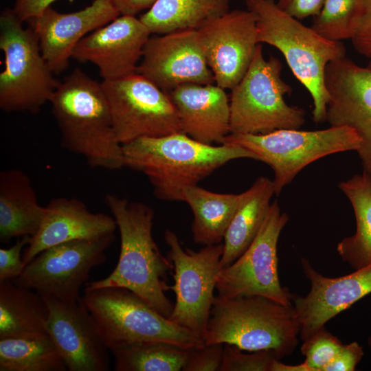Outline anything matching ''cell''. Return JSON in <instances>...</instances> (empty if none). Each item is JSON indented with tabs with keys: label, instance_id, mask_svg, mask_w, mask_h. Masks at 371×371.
<instances>
[{
	"label": "cell",
	"instance_id": "6da1fadb",
	"mask_svg": "<svg viewBox=\"0 0 371 371\" xmlns=\"http://www.w3.org/2000/svg\"><path fill=\"white\" fill-rule=\"evenodd\" d=\"M104 202L120 234V253L114 270L105 278L89 282L85 289L114 286L127 289L168 318L173 304L166 292L170 289L166 277L172 269L153 239L154 211L140 202H130L107 193Z\"/></svg>",
	"mask_w": 371,
	"mask_h": 371
},
{
	"label": "cell",
	"instance_id": "7a4b0ae2",
	"mask_svg": "<svg viewBox=\"0 0 371 371\" xmlns=\"http://www.w3.org/2000/svg\"><path fill=\"white\" fill-rule=\"evenodd\" d=\"M124 167L142 172L156 197L183 201L186 188L198 183L229 161L256 157L236 145L213 146L199 142L182 132L143 137L122 144Z\"/></svg>",
	"mask_w": 371,
	"mask_h": 371
},
{
	"label": "cell",
	"instance_id": "3957f363",
	"mask_svg": "<svg viewBox=\"0 0 371 371\" xmlns=\"http://www.w3.org/2000/svg\"><path fill=\"white\" fill-rule=\"evenodd\" d=\"M49 103L63 148L83 157L91 168L124 167L102 82L76 68L60 81Z\"/></svg>",
	"mask_w": 371,
	"mask_h": 371
},
{
	"label": "cell",
	"instance_id": "277c9868",
	"mask_svg": "<svg viewBox=\"0 0 371 371\" xmlns=\"http://www.w3.org/2000/svg\"><path fill=\"white\" fill-rule=\"evenodd\" d=\"M255 16L258 43L270 45L284 56L295 77L309 92L315 123L326 120L328 65L346 56L341 42L326 39L311 27L281 10L273 0H244Z\"/></svg>",
	"mask_w": 371,
	"mask_h": 371
},
{
	"label": "cell",
	"instance_id": "5b68a950",
	"mask_svg": "<svg viewBox=\"0 0 371 371\" xmlns=\"http://www.w3.org/2000/svg\"><path fill=\"white\" fill-rule=\"evenodd\" d=\"M300 324L293 304L260 295L214 297L203 341L228 344L244 351L269 350L279 359L298 344Z\"/></svg>",
	"mask_w": 371,
	"mask_h": 371
},
{
	"label": "cell",
	"instance_id": "8992f818",
	"mask_svg": "<svg viewBox=\"0 0 371 371\" xmlns=\"http://www.w3.org/2000/svg\"><path fill=\"white\" fill-rule=\"evenodd\" d=\"M80 299L109 350L146 341L166 342L186 349L205 344L202 337L173 323L127 289H85Z\"/></svg>",
	"mask_w": 371,
	"mask_h": 371
},
{
	"label": "cell",
	"instance_id": "52a82bcc",
	"mask_svg": "<svg viewBox=\"0 0 371 371\" xmlns=\"http://www.w3.org/2000/svg\"><path fill=\"white\" fill-rule=\"evenodd\" d=\"M12 8L0 15V49L4 69L0 74V108L5 112L36 113L50 99L59 83L45 60L38 38Z\"/></svg>",
	"mask_w": 371,
	"mask_h": 371
},
{
	"label": "cell",
	"instance_id": "ba28073f",
	"mask_svg": "<svg viewBox=\"0 0 371 371\" xmlns=\"http://www.w3.org/2000/svg\"><path fill=\"white\" fill-rule=\"evenodd\" d=\"M282 69L278 58H265L259 43L247 72L231 90L229 133H267L303 126L304 109L284 100L291 88L283 80Z\"/></svg>",
	"mask_w": 371,
	"mask_h": 371
},
{
	"label": "cell",
	"instance_id": "9c48e42d",
	"mask_svg": "<svg viewBox=\"0 0 371 371\" xmlns=\"http://www.w3.org/2000/svg\"><path fill=\"white\" fill-rule=\"evenodd\" d=\"M221 144L243 147L268 164L273 171L275 194H278L306 166L324 157L357 151L360 138L348 126L316 131L280 129L259 134H232Z\"/></svg>",
	"mask_w": 371,
	"mask_h": 371
},
{
	"label": "cell",
	"instance_id": "30bf717a",
	"mask_svg": "<svg viewBox=\"0 0 371 371\" xmlns=\"http://www.w3.org/2000/svg\"><path fill=\"white\" fill-rule=\"evenodd\" d=\"M164 239L173 270L174 284L170 289L175 294L168 319L203 339L222 269L223 245H205L198 251L185 249L170 229L166 231Z\"/></svg>",
	"mask_w": 371,
	"mask_h": 371
},
{
	"label": "cell",
	"instance_id": "8fae6325",
	"mask_svg": "<svg viewBox=\"0 0 371 371\" xmlns=\"http://www.w3.org/2000/svg\"><path fill=\"white\" fill-rule=\"evenodd\" d=\"M117 139L124 144L143 137L181 132L168 93L138 73L102 80Z\"/></svg>",
	"mask_w": 371,
	"mask_h": 371
},
{
	"label": "cell",
	"instance_id": "7c38bea8",
	"mask_svg": "<svg viewBox=\"0 0 371 371\" xmlns=\"http://www.w3.org/2000/svg\"><path fill=\"white\" fill-rule=\"evenodd\" d=\"M114 240L113 234L52 246L38 254L12 281L43 297L78 301L90 271L106 261L105 251Z\"/></svg>",
	"mask_w": 371,
	"mask_h": 371
},
{
	"label": "cell",
	"instance_id": "4fadbf2b",
	"mask_svg": "<svg viewBox=\"0 0 371 371\" xmlns=\"http://www.w3.org/2000/svg\"><path fill=\"white\" fill-rule=\"evenodd\" d=\"M289 220L277 201L271 203L265 219L248 248L219 273L218 295L232 297L260 295L284 304H292L291 295L282 286L278 274L277 247Z\"/></svg>",
	"mask_w": 371,
	"mask_h": 371
},
{
	"label": "cell",
	"instance_id": "5bb4252c",
	"mask_svg": "<svg viewBox=\"0 0 371 371\" xmlns=\"http://www.w3.org/2000/svg\"><path fill=\"white\" fill-rule=\"evenodd\" d=\"M325 80L328 94L326 121L356 132L363 172L371 177V60L366 66L346 56L334 60L326 67Z\"/></svg>",
	"mask_w": 371,
	"mask_h": 371
},
{
	"label": "cell",
	"instance_id": "9a60e30c",
	"mask_svg": "<svg viewBox=\"0 0 371 371\" xmlns=\"http://www.w3.org/2000/svg\"><path fill=\"white\" fill-rule=\"evenodd\" d=\"M215 84L232 90L247 72L256 52V19L248 10H229L196 30Z\"/></svg>",
	"mask_w": 371,
	"mask_h": 371
},
{
	"label": "cell",
	"instance_id": "2e32d148",
	"mask_svg": "<svg viewBox=\"0 0 371 371\" xmlns=\"http://www.w3.org/2000/svg\"><path fill=\"white\" fill-rule=\"evenodd\" d=\"M138 73L165 92L187 83L214 84L196 30L150 36Z\"/></svg>",
	"mask_w": 371,
	"mask_h": 371
},
{
	"label": "cell",
	"instance_id": "e0dca14e",
	"mask_svg": "<svg viewBox=\"0 0 371 371\" xmlns=\"http://www.w3.org/2000/svg\"><path fill=\"white\" fill-rule=\"evenodd\" d=\"M301 264L311 289L305 296L292 293L291 302L300 324V337L304 341L371 293V263L337 278L323 276L306 258L301 259Z\"/></svg>",
	"mask_w": 371,
	"mask_h": 371
},
{
	"label": "cell",
	"instance_id": "ac0fdd59",
	"mask_svg": "<svg viewBox=\"0 0 371 371\" xmlns=\"http://www.w3.org/2000/svg\"><path fill=\"white\" fill-rule=\"evenodd\" d=\"M49 308L47 333L69 371L109 370V349L80 298L65 301L44 297Z\"/></svg>",
	"mask_w": 371,
	"mask_h": 371
},
{
	"label": "cell",
	"instance_id": "d6986e66",
	"mask_svg": "<svg viewBox=\"0 0 371 371\" xmlns=\"http://www.w3.org/2000/svg\"><path fill=\"white\" fill-rule=\"evenodd\" d=\"M150 36L139 17L120 15L80 40L72 58L95 65L102 80L121 78L136 73Z\"/></svg>",
	"mask_w": 371,
	"mask_h": 371
},
{
	"label": "cell",
	"instance_id": "ffe728a7",
	"mask_svg": "<svg viewBox=\"0 0 371 371\" xmlns=\"http://www.w3.org/2000/svg\"><path fill=\"white\" fill-rule=\"evenodd\" d=\"M120 15L112 0H94L89 6L69 13L58 12L49 6L27 22L38 38L45 60L58 75L67 67L80 40Z\"/></svg>",
	"mask_w": 371,
	"mask_h": 371
},
{
	"label": "cell",
	"instance_id": "44dd1931",
	"mask_svg": "<svg viewBox=\"0 0 371 371\" xmlns=\"http://www.w3.org/2000/svg\"><path fill=\"white\" fill-rule=\"evenodd\" d=\"M45 208L41 227L22 254L25 266L45 249L71 240L113 234L117 228L113 216L91 212L76 199L56 198Z\"/></svg>",
	"mask_w": 371,
	"mask_h": 371
},
{
	"label": "cell",
	"instance_id": "7402d4cb",
	"mask_svg": "<svg viewBox=\"0 0 371 371\" xmlns=\"http://www.w3.org/2000/svg\"><path fill=\"white\" fill-rule=\"evenodd\" d=\"M168 93L179 119L181 132L212 145L229 134L230 105L225 89L216 84L187 83Z\"/></svg>",
	"mask_w": 371,
	"mask_h": 371
},
{
	"label": "cell",
	"instance_id": "603a6c76",
	"mask_svg": "<svg viewBox=\"0 0 371 371\" xmlns=\"http://www.w3.org/2000/svg\"><path fill=\"white\" fill-rule=\"evenodd\" d=\"M30 177L22 170L6 169L0 172V239L33 236L45 216Z\"/></svg>",
	"mask_w": 371,
	"mask_h": 371
},
{
	"label": "cell",
	"instance_id": "cb8c5ba5",
	"mask_svg": "<svg viewBox=\"0 0 371 371\" xmlns=\"http://www.w3.org/2000/svg\"><path fill=\"white\" fill-rule=\"evenodd\" d=\"M49 308L36 291L0 281V339L23 338L47 333Z\"/></svg>",
	"mask_w": 371,
	"mask_h": 371
},
{
	"label": "cell",
	"instance_id": "d4e9b609",
	"mask_svg": "<svg viewBox=\"0 0 371 371\" xmlns=\"http://www.w3.org/2000/svg\"><path fill=\"white\" fill-rule=\"evenodd\" d=\"M249 194H221L198 186L188 187L183 201L193 213V240L203 245L221 243L237 210Z\"/></svg>",
	"mask_w": 371,
	"mask_h": 371
},
{
	"label": "cell",
	"instance_id": "484cf974",
	"mask_svg": "<svg viewBox=\"0 0 371 371\" xmlns=\"http://www.w3.org/2000/svg\"><path fill=\"white\" fill-rule=\"evenodd\" d=\"M275 194L273 181L258 177L233 216L223 238L222 269L231 265L250 245L258 234Z\"/></svg>",
	"mask_w": 371,
	"mask_h": 371
},
{
	"label": "cell",
	"instance_id": "4316f807",
	"mask_svg": "<svg viewBox=\"0 0 371 371\" xmlns=\"http://www.w3.org/2000/svg\"><path fill=\"white\" fill-rule=\"evenodd\" d=\"M231 0H157L139 16L153 34L197 30L229 12Z\"/></svg>",
	"mask_w": 371,
	"mask_h": 371
},
{
	"label": "cell",
	"instance_id": "83f0119b",
	"mask_svg": "<svg viewBox=\"0 0 371 371\" xmlns=\"http://www.w3.org/2000/svg\"><path fill=\"white\" fill-rule=\"evenodd\" d=\"M351 203L356 231L337 245L341 260L358 269L371 263V177L363 172L339 184Z\"/></svg>",
	"mask_w": 371,
	"mask_h": 371
},
{
	"label": "cell",
	"instance_id": "f1b7e54d",
	"mask_svg": "<svg viewBox=\"0 0 371 371\" xmlns=\"http://www.w3.org/2000/svg\"><path fill=\"white\" fill-rule=\"evenodd\" d=\"M67 366L48 333L0 339V371H65Z\"/></svg>",
	"mask_w": 371,
	"mask_h": 371
},
{
	"label": "cell",
	"instance_id": "f546056e",
	"mask_svg": "<svg viewBox=\"0 0 371 371\" xmlns=\"http://www.w3.org/2000/svg\"><path fill=\"white\" fill-rule=\"evenodd\" d=\"M190 349L161 341H146L110 351L116 371H181Z\"/></svg>",
	"mask_w": 371,
	"mask_h": 371
},
{
	"label": "cell",
	"instance_id": "4dcf8cb0",
	"mask_svg": "<svg viewBox=\"0 0 371 371\" xmlns=\"http://www.w3.org/2000/svg\"><path fill=\"white\" fill-rule=\"evenodd\" d=\"M362 12V0H324L311 27L324 38L341 42L355 36Z\"/></svg>",
	"mask_w": 371,
	"mask_h": 371
},
{
	"label": "cell",
	"instance_id": "1f68e13d",
	"mask_svg": "<svg viewBox=\"0 0 371 371\" xmlns=\"http://www.w3.org/2000/svg\"><path fill=\"white\" fill-rule=\"evenodd\" d=\"M343 344L336 336L322 328L309 338L303 341L300 348L305 356L300 363L301 371H324V368L337 356Z\"/></svg>",
	"mask_w": 371,
	"mask_h": 371
},
{
	"label": "cell",
	"instance_id": "d6a6232c",
	"mask_svg": "<svg viewBox=\"0 0 371 371\" xmlns=\"http://www.w3.org/2000/svg\"><path fill=\"white\" fill-rule=\"evenodd\" d=\"M243 351L234 345L224 344L220 371H271L274 361L279 359L269 350Z\"/></svg>",
	"mask_w": 371,
	"mask_h": 371
},
{
	"label": "cell",
	"instance_id": "836d02e7",
	"mask_svg": "<svg viewBox=\"0 0 371 371\" xmlns=\"http://www.w3.org/2000/svg\"><path fill=\"white\" fill-rule=\"evenodd\" d=\"M223 344H208L190 350L183 371H220Z\"/></svg>",
	"mask_w": 371,
	"mask_h": 371
},
{
	"label": "cell",
	"instance_id": "e575fe53",
	"mask_svg": "<svg viewBox=\"0 0 371 371\" xmlns=\"http://www.w3.org/2000/svg\"><path fill=\"white\" fill-rule=\"evenodd\" d=\"M30 236L20 238L12 247L0 249V281L14 280L23 272L25 265L21 252L27 245Z\"/></svg>",
	"mask_w": 371,
	"mask_h": 371
},
{
	"label": "cell",
	"instance_id": "d590c367",
	"mask_svg": "<svg viewBox=\"0 0 371 371\" xmlns=\"http://www.w3.org/2000/svg\"><path fill=\"white\" fill-rule=\"evenodd\" d=\"M351 41L359 54L371 60V0H362L360 21Z\"/></svg>",
	"mask_w": 371,
	"mask_h": 371
},
{
	"label": "cell",
	"instance_id": "8d00e7d4",
	"mask_svg": "<svg viewBox=\"0 0 371 371\" xmlns=\"http://www.w3.org/2000/svg\"><path fill=\"white\" fill-rule=\"evenodd\" d=\"M363 356V347L357 341L343 345L334 359L324 371H354Z\"/></svg>",
	"mask_w": 371,
	"mask_h": 371
},
{
	"label": "cell",
	"instance_id": "74e56055",
	"mask_svg": "<svg viewBox=\"0 0 371 371\" xmlns=\"http://www.w3.org/2000/svg\"><path fill=\"white\" fill-rule=\"evenodd\" d=\"M324 0H278V7L291 16L302 20L315 16L322 8Z\"/></svg>",
	"mask_w": 371,
	"mask_h": 371
},
{
	"label": "cell",
	"instance_id": "f35d334b",
	"mask_svg": "<svg viewBox=\"0 0 371 371\" xmlns=\"http://www.w3.org/2000/svg\"><path fill=\"white\" fill-rule=\"evenodd\" d=\"M56 1L57 0H15L12 10L23 22H25L38 16Z\"/></svg>",
	"mask_w": 371,
	"mask_h": 371
},
{
	"label": "cell",
	"instance_id": "ab89813d",
	"mask_svg": "<svg viewBox=\"0 0 371 371\" xmlns=\"http://www.w3.org/2000/svg\"><path fill=\"white\" fill-rule=\"evenodd\" d=\"M157 0H112V3L120 15L135 16L149 10Z\"/></svg>",
	"mask_w": 371,
	"mask_h": 371
},
{
	"label": "cell",
	"instance_id": "60d3db41",
	"mask_svg": "<svg viewBox=\"0 0 371 371\" xmlns=\"http://www.w3.org/2000/svg\"><path fill=\"white\" fill-rule=\"evenodd\" d=\"M368 342L369 346H370V348L371 349V336L368 338Z\"/></svg>",
	"mask_w": 371,
	"mask_h": 371
}]
</instances>
